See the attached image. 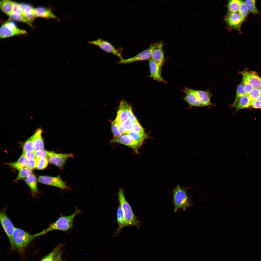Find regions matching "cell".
I'll use <instances>...</instances> for the list:
<instances>
[{
    "mask_svg": "<svg viewBox=\"0 0 261 261\" xmlns=\"http://www.w3.org/2000/svg\"><path fill=\"white\" fill-rule=\"evenodd\" d=\"M90 44L96 45L104 51L111 53L118 57L121 60L123 59L120 52L111 43L101 38L88 42Z\"/></svg>",
    "mask_w": 261,
    "mask_h": 261,
    "instance_id": "9c48e42d",
    "label": "cell"
},
{
    "mask_svg": "<svg viewBox=\"0 0 261 261\" xmlns=\"http://www.w3.org/2000/svg\"><path fill=\"white\" fill-rule=\"evenodd\" d=\"M22 152L35 151L33 135L27 139L22 146Z\"/></svg>",
    "mask_w": 261,
    "mask_h": 261,
    "instance_id": "f1b7e54d",
    "label": "cell"
},
{
    "mask_svg": "<svg viewBox=\"0 0 261 261\" xmlns=\"http://www.w3.org/2000/svg\"><path fill=\"white\" fill-rule=\"evenodd\" d=\"M116 119L117 121L119 129L122 135H123L126 133V131L123 123V122L116 118Z\"/></svg>",
    "mask_w": 261,
    "mask_h": 261,
    "instance_id": "f6af8a7d",
    "label": "cell"
},
{
    "mask_svg": "<svg viewBox=\"0 0 261 261\" xmlns=\"http://www.w3.org/2000/svg\"><path fill=\"white\" fill-rule=\"evenodd\" d=\"M38 180L40 183L55 187L63 189L70 190L68 187L61 179L60 175L56 177L41 175L38 176Z\"/></svg>",
    "mask_w": 261,
    "mask_h": 261,
    "instance_id": "ba28073f",
    "label": "cell"
},
{
    "mask_svg": "<svg viewBox=\"0 0 261 261\" xmlns=\"http://www.w3.org/2000/svg\"><path fill=\"white\" fill-rule=\"evenodd\" d=\"M129 105L124 100H122L121 101L117 112L116 119L123 122L128 119L127 109Z\"/></svg>",
    "mask_w": 261,
    "mask_h": 261,
    "instance_id": "ffe728a7",
    "label": "cell"
},
{
    "mask_svg": "<svg viewBox=\"0 0 261 261\" xmlns=\"http://www.w3.org/2000/svg\"><path fill=\"white\" fill-rule=\"evenodd\" d=\"M136 133L144 134H145L144 130L140 124L137 121L133 123L132 131Z\"/></svg>",
    "mask_w": 261,
    "mask_h": 261,
    "instance_id": "74e56055",
    "label": "cell"
},
{
    "mask_svg": "<svg viewBox=\"0 0 261 261\" xmlns=\"http://www.w3.org/2000/svg\"><path fill=\"white\" fill-rule=\"evenodd\" d=\"M159 42L154 43L150 45L146 49L141 51L136 56L126 59H123L119 62L120 64H126L135 62L149 60L152 52L158 45Z\"/></svg>",
    "mask_w": 261,
    "mask_h": 261,
    "instance_id": "52a82bcc",
    "label": "cell"
},
{
    "mask_svg": "<svg viewBox=\"0 0 261 261\" xmlns=\"http://www.w3.org/2000/svg\"><path fill=\"white\" fill-rule=\"evenodd\" d=\"M251 106L254 108L261 109V102L257 100L252 102Z\"/></svg>",
    "mask_w": 261,
    "mask_h": 261,
    "instance_id": "7dc6e473",
    "label": "cell"
},
{
    "mask_svg": "<svg viewBox=\"0 0 261 261\" xmlns=\"http://www.w3.org/2000/svg\"><path fill=\"white\" fill-rule=\"evenodd\" d=\"M25 30L18 28L15 22L10 19L4 22L0 29V39L27 34Z\"/></svg>",
    "mask_w": 261,
    "mask_h": 261,
    "instance_id": "5b68a950",
    "label": "cell"
},
{
    "mask_svg": "<svg viewBox=\"0 0 261 261\" xmlns=\"http://www.w3.org/2000/svg\"><path fill=\"white\" fill-rule=\"evenodd\" d=\"M14 1L9 0H3L0 1V7L2 11L8 16L12 12Z\"/></svg>",
    "mask_w": 261,
    "mask_h": 261,
    "instance_id": "484cf974",
    "label": "cell"
},
{
    "mask_svg": "<svg viewBox=\"0 0 261 261\" xmlns=\"http://www.w3.org/2000/svg\"><path fill=\"white\" fill-rule=\"evenodd\" d=\"M35 161L36 169L41 170L47 167L49 161L47 158L41 157L36 158Z\"/></svg>",
    "mask_w": 261,
    "mask_h": 261,
    "instance_id": "f546056e",
    "label": "cell"
},
{
    "mask_svg": "<svg viewBox=\"0 0 261 261\" xmlns=\"http://www.w3.org/2000/svg\"><path fill=\"white\" fill-rule=\"evenodd\" d=\"M26 184L30 188L31 191L33 194L38 193L37 188V179L36 175L32 173L28 175L24 179Z\"/></svg>",
    "mask_w": 261,
    "mask_h": 261,
    "instance_id": "603a6c76",
    "label": "cell"
},
{
    "mask_svg": "<svg viewBox=\"0 0 261 261\" xmlns=\"http://www.w3.org/2000/svg\"><path fill=\"white\" fill-rule=\"evenodd\" d=\"M186 88L189 91L196 96L203 107L213 105L210 102V99L212 94L210 93L207 91L195 90L188 87Z\"/></svg>",
    "mask_w": 261,
    "mask_h": 261,
    "instance_id": "9a60e30c",
    "label": "cell"
},
{
    "mask_svg": "<svg viewBox=\"0 0 261 261\" xmlns=\"http://www.w3.org/2000/svg\"><path fill=\"white\" fill-rule=\"evenodd\" d=\"M224 19L230 29L239 31H240L241 26L245 20L238 12L227 13Z\"/></svg>",
    "mask_w": 261,
    "mask_h": 261,
    "instance_id": "30bf717a",
    "label": "cell"
},
{
    "mask_svg": "<svg viewBox=\"0 0 261 261\" xmlns=\"http://www.w3.org/2000/svg\"><path fill=\"white\" fill-rule=\"evenodd\" d=\"M238 12L244 19L248 15L249 12L244 1L240 0Z\"/></svg>",
    "mask_w": 261,
    "mask_h": 261,
    "instance_id": "8d00e7d4",
    "label": "cell"
},
{
    "mask_svg": "<svg viewBox=\"0 0 261 261\" xmlns=\"http://www.w3.org/2000/svg\"><path fill=\"white\" fill-rule=\"evenodd\" d=\"M35 160H29L28 162L26 167L32 170H34L36 169Z\"/></svg>",
    "mask_w": 261,
    "mask_h": 261,
    "instance_id": "bcb514c9",
    "label": "cell"
},
{
    "mask_svg": "<svg viewBox=\"0 0 261 261\" xmlns=\"http://www.w3.org/2000/svg\"><path fill=\"white\" fill-rule=\"evenodd\" d=\"M242 81L244 84L245 90L247 94L248 95L254 88L247 81L243 80H242Z\"/></svg>",
    "mask_w": 261,
    "mask_h": 261,
    "instance_id": "ee69618b",
    "label": "cell"
},
{
    "mask_svg": "<svg viewBox=\"0 0 261 261\" xmlns=\"http://www.w3.org/2000/svg\"><path fill=\"white\" fill-rule=\"evenodd\" d=\"M252 102L247 95H246L240 98L232 107H234L237 110L248 108L251 106Z\"/></svg>",
    "mask_w": 261,
    "mask_h": 261,
    "instance_id": "7402d4cb",
    "label": "cell"
},
{
    "mask_svg": "<svg viewBox=\"0 0 261 261\" xmlns=\"http://www.w3.org/2000/svg\"><path fill=\"white\" fill-rule=\"evenodd\" d=\"M257 100L260 102H261V95H260L258 96Z\"/></svg>",
    "mask_w": 261,
    "mask_h": 261,
    "instance_id": "681fc988",
    "label": "cell"
},
{
    "mask_svg": "<svg viewBox=\"0 0 261 261\" xmlns=\"http://www.w3.org/2000/svg\"><path fill=\"white\" fill-rule=\"evenodd\" d=\"M240 73L242 76V80L247 81L254 88H259L261 87V78L257 72L243 71Z\"/></svg>",
    "mask_w": 261,
    "mask_h": 261,
    "instance_id": "4fadbf2b",
    "label": "cell"
},
{
    "mask_svg": "<svg viewBox=\"0 0 261 261\" xmlns=\"http://www.w3.org/2000/svg\"><path fill=\"white\" fill-rule=\"evenodd\" d=\"M8 16L9 19L12 21L25 23L31 27H33L32 23L27 20L22 13L16 11H13Z\"/></svg>",
    "mask_w": 261,
    "mask_h": 261,
    "instance_id": "4316f807",
    "label": "cell"
},
{
    "mask_svg": "<svg viewBox=\"0 0 261 261\" xmlns=\"http://www.w3.org/2000/svg\"><path fill=\"white\" fill-rule=\"evenodd\" d=\"M240 0H229L227 5V13L238 12L240 5Z\"/></svg>",
    "mask_w": 261,
    "mask_h": 261,
    "instance_id": "83f0119b",
    "label": "cell"
},
{
    "mask_svg": "<svg viewBox=\"0 0 261 261\" xmlns=\"http://www.w3.org/2000/svg\"><path fill=\"white\" fill-rule=\"evenodd\" d=\"M247 95L250 100L252 102L257 100L258 96L260 95L259 89L254 88Z\"/></svg>",
    "mask_w": 261,
    "mask_h": 261,
    "instance_id": "f35d334b",
    "label": "cell"
},
{
    "mask_svg": "<svg viewBox=\"0 0 261 261\" xmlns=\"http://www.w3.org/2000/svg\"><path fill=\"white\" fill-rule=\"evenodd\" d=\"M60 248L59 246H56L41 261H54L57 256L60 252Z\"/></svg>",
    "mask_w": 261,
    "mask_h": 261,
    "instance_id": "836d02e7",
    "label": "cell"
},
{
    "mask_svg": "<svg viewBox=\"0 0 261 261\" xmlns=\"http://www.w3.org/2000/svg\"><path fill=\"white\" fill-rule=\"evenodd\" d=\"M127 114L128 118L130 119L133 123L138 121L136 117L133 113L131 106L129 105L127 109Z\"/></svg>",
    "mask_w": 261,
    "mask_h": 261,
    "instance_id": "b9f144b4",
    "label": "cell"
},
{
    "mask_svg": "<svg viewBox=\"0 0 261 261\" xmlns=\"http://www.w3.org/2000/svg\"><path fill=\"white\" fill-rule=\"evenodd\" d=\"M73 157V155L72 153H57L51 151L48 160L50 163L62 169L68 159Z\"/></svg>",
    "mask_w": 261,
    "mask_h": 261,
    "instance_id": "7c38bea8",
    "label": "cell"
},
{
    "mask_svg": "<svg viewBox=\"0 0 261 261\" xmlns=\"http://www.w3.org/2000/svg\"><path fill=\"white\" fill-rule=\"evenodd\" d=\"M183 91L186 94L183 99L189 105L191 106L203 107L196 96L189 91L186 87L184 89Z\"/></svg>",
    "mask_w": 261,
    "mask_h": 261,
    "instance_id": "d6986e66",
    "label": "cell"
},
{
    "mask_svg": "<svg viewBox=\"0 0 261 261\" xmlns=\"http://www.w3.org/2000/svg\"><path fill=\"white\" fill-rule=\"evenodd\" d=\"M37 237L36 234L32 235L21 229L15 228L13 235L15 247L20 252H23L27 246Z\"/></svg>",
    "mask_w": 261,
    "mask_h": 261,
    "instance_id": "277c9868",
    "label": "cell"
},
{
    "mask_svg": "<svg viewBox=\"0 0 261 261\" xmlns=\"http://www.w3.org/2000/svg\"><path fill=\"white\" fill-rule=\"evenodd\" d=\"M0 221L1 225L6 234L11 248L14 249L15 246L13 239V234L16 227L7 215L4 210L0 213Z\"/></svg>",
    "mask_w": 261,
    "mask_h": 261,
    "instance_id": "8992f818",
    "label": "cell"
},
{
    "mask_svg": "<svg viewBox=\"0 0 261 261\" xmlns=\"http://www.w3.org/2000/svg\"><path fill=\"white\" fill-rule=\"evenodd\" d=\"M29 160L22 154L16 161L6 163L9 166L19 171L23 168L26 167Z\"/></svg>",
    "mask_w": 261,
    "mask_h": 261,
    "instance_id": "cb8c5ba5",
    "label": "cell"
},
{
    "mask_svg": "<svg viewBox=\"0 0 261 261\" xmlns=\"http://www.w3.org/2000/svg\"><path fill=\"white\" fill-rule=\"evenodd\" d=\"M189 188L178 185L172 191L173 204L175 212L180 209L185 211L188 208L192 205L193 203L187 193V190Z\"/></svg>",
    "mask_w": 261,
    "mask_h": 261,
    "instance_id": "3957f363",
    "label": "cell"
},
{
    "mask_svg": "<svg viewBox=\"0 0 261 261\" xmlns=\"http://www.w3.org/2000/svg\"><path fill=\"white\" fill-rule=\"evenodd\" d=\"M42 131L41 128H39L33 135L35 151L41 150L44 148V142L42 137Z\"/></svg>",
    "mask_w": 261,
    "mask_h": 261,
    "instance_id": "44dd1931",
    "label": "cell"
},
{
    "mask_svg": "<svg viewBox=\"0 0 261 261\" xmlns=\"http://www.w3.org/2000/svg\"><path fill=\"white\" fill-rule=\"evenodd\" d=\"M117 222L118 226L115 232V235L120 233L122 230L126 227L124 218L122 208L119 205L118 206L116 214Z\"/></svg>",
    "mask_w": 261,
    "mask_h": 261,
    "instance_id": "d4e9b609",
    "label": "cell"
},
{
    "mask_svg": "<svg viewBox=\"0 0 261 261\" xmlns=\"http://www.w3.org/2000/svg\"><path fill=\"white\" fill-rule=\"evenodd\" d=\"M128 134L131 136L135 140L141 145H142L144 140L147 137V135L145 134H139L134 132L132 131H131Z\"/></svg>",
    "mask_w": 261,
    "mask_h": 261,
    "instance_id": "d590c367",
    "label": "cell"
},
{
    "mask_svg": "<svg viewBox=\"0 0 261 261\" xmlns=\"http://www.w3.org/2000/svg\"><path fill=\"white\" fill-rule=\"evenodd\" d=\"M246 95L247 94L244 89L243 82L242 81L238 87L235 98L231 106H232L240 98Z\"/></svg>",
    "mask_w": 261,
    "mask_h": 261,
    "instance_id": "1f68e13d",
    "label": "cell"
},
{
    "mask_svg": "<svg viewBox=\"0 0 261 261\" xmlns=\"http://www.w3.org/2000/svg\"><path fill=\"white\" fill-rule=\"evenodd\" d=\"M110 142L118 143L125 145L132 149L137 154L139 153L138 148L141 146L128 134L123 135L118 138H114L110 141Z\"/></svg>",
    "mask_w": 261,
    "mask_h": 261,
    "instance_id": "8fae6325",
    "label": "cell"
},
{
    "mask_svg": "<svg viewBox=\"0 0 261 261\" xmlns=\"http://www.w3.org/2000/svg\"><path fill=\"white\" fill-rule=\"evenodd\" d=\"M148 62L150 72L149 77L158 81L166 83L161 76L162 66L151 59L148 60Z\"/></svg>",
    "mask_w": 261,
    "mask_h": 261,
    "instance_id": "5bb4252c",
    "label": "cell"
},
{
    "mask_svg": "<svg viewBox=\"0 0 261 261\" xmlns=\"http://www.w3.org/2000/svg\"><path fill=\"white\" fill-rule=\"evenodd\" d=\"M244 1L249 13L255 14L259 13V11L256 7L255 0H246Z\"/></svg>",
    "mask_w": 261,
    "mask_h": 261,
    "instance_id": "4dcf8cb0",
    "label": "cell"
},
{
    "mask_svg": "<svg viewBox=\"0 0 261 261\" xmlns=\"http://www.w3.org/2000/svg\"><path fill=\"white\" fill-rule=\"evenodd\" d=\"M51 152V151H48L43 149L35 151V152L36 158L44 157L48 158L50 155Z\"/></svg>",
    "mask_w": 261,
    "mask_h": 261,
    "instance_id": "ab89813d",
    "label": "cell"
},
{
    "mask_svg": "<svg viewBox=\"0 0 261 261\" xmlns=\"http://www.w3.org/2000/svg\"><path fill=\"white\" fill-rule=\"evenodd\" d=\"M162 66L165 62V58L162 42H159L157 46L153 50L150 58Z\"/></svg>",
    "mask_w": 261,
    "mask_h": 261,
    "instance_id": "2e32d148",
    "label": "cell"
},
{
    "mask_svg": "<svg viewBox=\"0 0 261 261\" xmlns=\"http://www.w3.org/2000/svg\"><path fill=\"white\" fill-rule=\"evenodd\" d=\"M111 128L114 138H119L122 135L119 131L118 122L116 119L111 122Z\"/></svg>",
    "mask_w": 261,
    "mask_h": 261,
    "instance_id": "e575fe53",
    "label": "cell"
},
{
    "mask_svg": "<svg viewBox=\"0 0 261 261\" xmlns=\"http://www.w3.org/2000/svg\"><path fill=\"white\" fill-rule=\"evenodd\" d=\"M20 5L23 15L32 23L36 18L34 14L35 8L31 4L27 3H20Z\"/></svg>",
    "mask_w": 261,
    "mask_h": 261,
    "instance_id": "ac0fdd59",
    "label": "cell"
},
{
    "mask_svg": "<svg viewBox=\"0 0 261 261\" xmlns=\"http://www.w3.org/2000/svg\"><path fill=\"white\" fill-rule=\"evenodd\" d=\"M81 213V210L76 207L73 214L67 216L61 215L55 222L50 224L47 228L36 234L38 236L54 230L64 231H67L70 230L73 227V221L74 218Z\"/></svg>",
    "mask_w": 261,
    "mask_h": 261,
    "instance_id": "6da1fadb",
    "label": "cell"
},
{
    "mask_svg": "<svg viewBox=\"0 0 261 261\" xmlns=\"http://www.w3.org/2000/svg\"><path fill=\"white\" fill-rule=\"evenodd\" d=\"M259 91L260 95H261V87L259 88Z\"/></svg>",
    "mask_w": 261,
    "mask_h": 261,
    "instance_id": "f907efd6",
    "label": "cell"
},
{
    "mask_svg": "<svg viewBox=\"0 0 261 261\" xmlns=\"http://www.w3.org/2000/svg\"><path fill=\"white\" fill-rule=\"evenodd\" d=\"M34 14L36 18L40 17L45 19H58L57 16L50 8L38 7L35 8Z\"/></svg>",
    "mask_w": 261,
    "mask_h": 261,
    "instance_id": "e0dca14e",
    "label": "cell"
},
{
    "mask_svg": "<svg viewBox=\"0 0 261 261\" xmlns=\"http://www.w3.org/2000/svg\"><path fill=\"white\" fill-rule=\"evenodd\" d=\"M133 123V122L128 118L123 122L126 134H128L132 131Z\"/></svg>",
    "mask_w": 261,
    "mask_h": 261,
    "instance_id": "60d3db41",
    "label": "cell"
},
{
    "mask_svg": "<svg viewBox=\"0 0 261 261\" xmlns=\"http://www.w3.org/2000/svg\"><path fill=\"white\" fill-rule=\"evenodd\" d=\"M19 171L17 176L14 180L15 182L23 179H24L28 175L32 173V170L27 167L23 168Z\"/></svg>",
    "mask_w": 261,
    "mask_h": 261,
    "instance_id": "d6a6232c",
    "label": "cell"
},
{
    "mask_svg": "<svg viewBox=\"0 0 261 261\" xmlns=\"http://www.w3.org/2000/svg\"><path fill=\"white\" fill-rule=\"evenodd\" d=\"M54 261H63L61 258V253L60 252L57 256Z\"/></svg>",
    "mask_w": 261,
    "mask_h": 261,
    "instance_id": "c3c4849f",
    "label": "cell"
},
{
    "mask_svg": "<svg viewBox=\"0 0 261 261\" xmlns=\"http://www.w3.org/2000/svg\"><path fill=\"white\" fill-rule=\"evenodd\" d=\"M28 160H35L36 158L35 151L22 152V154Z\"/></svg>",
    "mask_w": 261,
    "mask_h": 261,
    "instance_id": "7bdbcfd3",
    "label": "cell"
},
{
    "mask_svg": "<svg viewBox=\"0 0 261 261\" xmlns=\"http://www.w3.org/2000/svg\"><path fill=\"white\" fill-rule=\"evenodd\" d=\"M118 195L119 205L123 212L125 226H134L139 229L141 225V223L136 217L131 207L126 200L123 189L120 188Z\"/></svg>",
    "mask_w": 261,
    "mask_h": 261,
    "instance_id": "7a4b0ae2",
    "label": "cell"
}]
</instances>
